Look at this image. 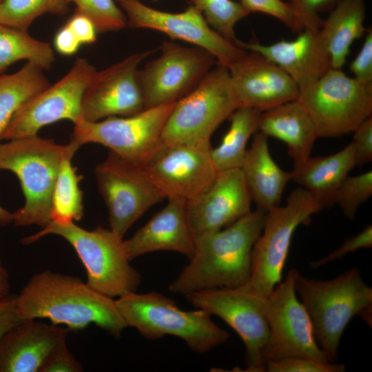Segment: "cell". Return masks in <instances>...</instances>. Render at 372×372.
Masks as SVG:
<instances>
[{"label":"cell","instance_id":"22","mask_svg":"<svg viewBox=\"0 0 372 372\" xmlns=\"http://www.w3.org/2000/svg\"><path fill=\"white\" fill-rule=\"evenodd\" d=\"M68 329L35 319L22 320L0 342V372H40Z\"/></svg>","mask_w":372,"mask_h":372},{"label":"cell","instance_id":"6","mask_svg":"<svg viewBox=\"0 0 372 372\" xmlns=\"http://www.w3.org/2000/svg\"><path fill=\"white\" fill-rule=\"evenodd\" d=\"M54 234L65 239L74 249L87 273V284L110 298L136 292L141 273L130 265L121 238L110 229L97 227L86 230L74 222L57 224L50 221L41 231L21 240L23 245Z\"/></svg>","mask_w":372,"mask_h":372},{"label":"cell","instance_id":"47","mask_svg":"<svg viewBox=\"0 0 372 372\" xmlns=\"http://www.w3.org/2000/svg\"><path fill=\"white\" fill-rule=\"evenodd\" d=\"M12 220V213L5 209L0 205V225L5 226L11 223Z\"/></svg>","mask_w":372,"mask_h":372},{"label":"cell","instance_id":"14","mask_svg":"<svg viewBox=\"0 0 372 372\" xmlns=\"http://www.w3.org/2000/svg\"><path fill=\"white\" fill-rule=\"evenodd\" d=\"M161 54L138 70L145 109L175 102L193 90L217 64L216 58L197 46L164 41Z\"/></svg>","mask_w":372,"mask_h":372},{"label":"cell","instance_id":"5","mask_svg":"<svg viewBox=\"0 0 372 372\" xmlns=\"http://www.w3.org/2000/svg\"><path fill=\"white\" fill-rule=\"evenodd\" d=\"M116 304L127 327L148 340L166 335L182 339L196 353L209 352L227 342L229 332L219 327L207 311H185L157 291L130 293L116 298Z\"/></svg>","mask_w":372,"mask_h":372},{"label":"cell","instance_id":"40","mask_svg":"<svg viewBox=\"0 0 372 372\" xmlns=\"http://www.w3.org/2000/svg\"><path fill=\"white\" fill-rule=\"evenodd\" d=\"M82 364L75 358L66 345L61 342L50 353L40 372H81Z\"/></svg>","mask_w":372,"mask_h":372},{"label":"cell","instance_id":"43","mask_svg":"<svg viewBox=\"0 0 372 372\" xmlns=\"http://www.w3.org/2000/svg\"><path fill=\"white\" fill-rule=\"evenodd\" d=\"M73 32L81 45L92 44L97 39V30L87 16L75 10L65 23Z\"/></svg>","mask_w":372,"mask_h":372},{"label":"cell","instance_id":"37","mask_svg":"<svg viewBox=\"0 0 372 372\" xmlns=\"http://www.w3.org/2000/svg\"><path fill=\"white\" fill-rule=\"evenodd\" d=\"M346 367L344 364L320 362L313 359L296 356L265 364L268 372H342Z\"/></svg>","mask_w":372,"mask_h":372},{"label":"cell","instance_id":"26","mask_svg":"<svg viewBox=\"0 0 372 372\" xmlns=\"http://www.w3.org/2000/svg\"><path fill=\"white\" fill-rule=\"evenodd\" d=\"M355 166L352 142L326 156L308 157L293 165L291 180L309 192L323 205L331 206L333 196Z\"/></svg>","mask_w":372,"mask_h":372},{"label":"cell","instance_id":"41","mask_svg":"<svg viewBox=\"0 0 372 372\" xmlns=\"http://www.w3.org/2000/svg\"><path fill=\"white\" fill-rule=\"evenodd\" d=\"M355 166H363L372 161V117L362 121L352 132Z\"/></svg>","mask_w":372,"mask_h":372},{"label":"cell","instance_id":"10","mask_svg":"<svg viewBox=\"0 0 372 372\" xmlns=\"http://www.w3.org/2000/svg\"><path fill=\"white\" fill-rule=\"evenodd\" d=\"M175 102L167 103L130 116H112L89 122L79 119L74 125L71 141L80 147L102 145L118 156L145 165L163 148L161 134Z\"/></svg>","mask_w":372,"mask_h":372},{"label":"cell","instance_id":"48","mask_svg":"<svg viewBox=\"0 0 372 372\" xmlns=\"http://www.w3.org/2000/svg\"><path fill=\"white\" fill-rule=\"evenodd\" d=\"M3 0H0V3L3 1Z\"/></svg>","mask_w":372,"mask_h":372},{"label":"cell","instance_id":"30","mask_svg":"<svg viewBox=\"0 0 372 372\" xmlns=\"http://www.w3.org/2000/svg\"><path fill=\"white\" fill-rule=\"evenodd\" d=\"M21 60L48 70L54 61V53L50 43L32 37L27 31L0 23V74Z\"/></svg>","mask_w":372,"mask_h":372},{"label":"cell","instance_id":"12","mask_svg":"<svg viewBox=\"0 0 372 372\" xmlns=\"http://www.w3.org/2000/svg\"><path fill=\"white\" fill-rule=\"evenodd\" d=\"M95 176L107 208L110 229L122 238L147 211L164 199L144 165L110 151L96 167Z\"/></svg>","mask_w":372,"mask_h":372},{"label":"cell","instance_id":"2","mask_svg":"<svg viewBox=\"0 0 372 372\" xmlns=\"http://www.w3.org/2000/svg\"><path fill=\"white\" fill-rule=\"evenodd\" d=\"M265 211L257 208L231 225L195 238L192 257L169 285L173 293L245 285L251 273L253 247L260 236Z\"/></svg>","mask_w":372,"mask_h":372},{"label":"cell","instance_id":"46","mask_svg":"<svg viewBox=\"0 0 372 372\" xmlns=\"http://www.w3.org/2000/svg\"><path fill=\"white\" fill-rule=\"evenodd\" d=\"M10 279L9 274L3 266L0 258V300L10 295Z\"/></svg>","mask_w":372,"mask_h":372},{"label":"cell","instance_id":"1","mask_svg":"<svg viewBox=\"0 0 372 372\" xmlns=\"http://www.w3.org/2000/svg\"><path fill=\"white\" fill-rule=\"evenodd\" d=\"M115 300L77 277L50 270L31 277L15 297L21 320L47 318L73 330L94 324L119 338L127 325Z\"/></svg>","mask_w":372,"mask_h":372},{"label":"cell","instance_id":"32","mask_svg":"<svg viewBox=\"0 0 372 372\" xmlns=\"http://www.w3.org/2000/svg\"><path fill=\"white\" fill-rule=\"evenodd\" d=\"M69 0H3L0 3V23L25 30L45 14H65Z\"/></svg>","mask_w":372,"mask_h":372},{"label":"cell","instance_id":"15","mask_svg":"<svg viewBox=\"0 0 372 372\" xmlns=\"http://www.w3.org/2000/svg\"><path fill=\"white\" fill-rule=\"evenodd\" d=\"M185 297L194 307L219 317L238 333L245 347V371H265L262 351L269 328L262 310L264 299L244 286L201 290Z\"/></svg>","mask_w":372,"mask_h":372},{"label":"cell","instance_id":"17","mask_svg":"<svg viewBox=\"0 0 372 372\" xmlns=\"http://www.w3.org/2000/svg\"><path fill=\"white\" fill-rule=\"evenodd\" d=\"M153 52L134 53L103 70H96L83 96L81 119L95 122L112 116H130L145 110L139 65Z\"/></svg>","mask_w":372,"mask_h":372},{"label":"cell","instance_id":"45","mask_svg":"<svg viewBox=\"0 0 372 372\" xmlns=\"http://www.w3.org/2000/svg\"><path fill=\"white\" fill-rule=\"evenodd\" d=\"M53 45L60 54L72 56L77 52L81 44L70 28L65 24L56 32Z\"/></svg>","mask_w":372,"mask_h":372},{"label":"cell","instance_id":"23","mask_svg":"<svg viewBox=\"0 0 372 372\" xmlns=\"http://www.w3.org/2000/svg\"><path fill=\"white\" fill-rule=\"evenodd\" d=\"M291 41L281 40L270 45L257 42L236 45L255 51L285 70L300 88L316 81L331 68V59L322 42L320 30H304Z\"/></svg>","mask_w":372,"mask_h":372},{"label":"cell","instance_id":"27","mask_svg":"<svg viewBox=\"0 0 372 372\" xmlns=\"http://www.w3.org/2000/svg\"><path fill=\"white\" fill-rule=\"evenodd\" d=\"M365 10V0H341L323 21L320 33L331 59V68L342 69L352 43L366 32Z\"/></svg>","mask_w":372,"mask_h":372},{"label":"cell","instance_id":"25","mask_svg":"<svg viewBox=\"0 0 372 372\" xmlns=\"http://www.w3.org/2000/svg\"><path fill=\"white\" fill-rule=\"evenodd\" d=\"M258 131L282 141L293 165L310 156L319 138L311 117L297 99L261 112Z\"/></svg>","mask_w":372,"mask_h":372},{"label":"cell","instance_id":"16","mask_svg":"<svg viewBox=\"0 0 372 372\" xmlns=\"http://www.w3.org/2000/svg\"><path fill=\"white\" fill-rule=\"evenodd\" d=\"M132 28L161 32L172 39L181 40L211 53L217 64L229 68L247 50L224 38L191 5L181 12H169L151 8L140 0H116Z\"/></svg>","mask_w":372,"mask_h":372},{"label":"cell","instance_id":"33","mask_svg":"<svg viewBox=\"0 0 372 372\" xmlns=\"http://www.w3.org/2000/svg\"><path fill=\"white\" fill-rule=\"evenodd\" d=\"M203 15L207 23L226 39L236 45L234 28L250 12L233 0H190Z\"/></svg>","mask_w":372,"mask_h":372},{"label":"cell","instance_id":"39","mask_svg":"<svg viewBox=\"0 0 372 372\" xmlns=\"http://www.w3.org/2000/svg\"><path fill=\"white\" fill-rule=\"evenodd\" d=\"M372 247V225H366L355 236L347 238L343 243L326 256L313 261L310 264L312 268H318L329 262L342 258L349 253H353L360 249Z\"/></svg>","mask_w":372,"mask_h":372},{"label":"cell","instance_id":"3","mask_svg":"<svg viewBox=\"0 0 372 372\" xmlns=\"http://www.w3.org/2000/svg\"><path fill=\"white\" fill-rule=\"evenodd\" d=\"M295 289L311 321L315 340L327 360L335 362L342 333L356 315L369 320L372 289L354 267L328 280L298 274Z\"/></svg>","mask_w":372,"mask_h":372},{"label":"cell","instance_id":"28","mask_svg":"<svg viewBox=\"0 0 372 372\" xmlns=\"http://www.w3.org/2000/svg\"><path fill=\"white\" fill-rule=\"evenodd\" d=\"M260 113L256 109L240 107L230 115L227 132L220 143L211 149V159L217 172L241 168L248 149L247 143L258 131Z\"/></svg>","mask_w":372,"mask_h":372},{"label":"cell","instance_id":"19","mask_svg":"<svg viewBox=\"0 0 372 372\" xmlns=\"http://www.w3.org/2000/svg\"><path fill=\"white\" fill-rule=\"evenodd\" d=\"M251 197L240 168L218 172L209 186L187 203L194 237L215 231L251 211Z\"/></svg>","mask_w":372,"mask_h":372},{"label":"cell","instance_id":"42","mask_svg":"<svg viewBox=\"0 0 372 372\" xmlns=\"http://www.w3.org/2000/svg\"><path fill=\"white\" fill-rule=\"evenodd\" d=\"M350 70L354 78L363 83H372V30H366L362 46L350 63Z\"/></svg>","mask_w":372,"mask_h":372},{"label":"cell","instance_id":"34","mask_svg":"<svg viewBox=\"0 0 372 372\" xmlns=\"http://www.w3.org/2000/svg\"><path fill=\"white\" fill-rule=\"evenodd\" d=\"M372 196V170L347 176L335 190L331 205H338L344 214L353 220L358 207Z\"/></svg>","mask_w":372,"mask_h":372},{"label":"cell","instance_id":"36","mask_svg":"<svg viewBox=\"0 0 372 372\" xmlns=\"http://www.w3.org/2000/svg\"><path fill=\"white\" fill-rule=\"evenodd\" d=\"M296 21L298 32L319 30L323 23L320 13L331 10L341 0H287Z\"/></svg>","mask_w":372,"mask_h":372},{"label":"cell","instance_id":"35","mask_svg":"<svg viewBox=\"0 0 372 372\" xmlns=\"http://www.w3.org/2000/svg\"><path fill=\"white\" fill-rule=\"evenodd\" d=\"M76 10L94 23L98 32L117 31L127 25L126 17L114 0H69Z\"/></svg>","mask_w":372,"mask_h":372},{"label":"cell","instance_id":"31","mask_svg":"<svg viewBox=\"0 0 372 372\" xmlns=\"http://www.w3.org/2000/svg\"><path fill=\"white\" fill-rule=\"evenodd\" d=\"M72 158L68 156L62 161L52 192L50 221L61 225L79 221L83 216V192L79 187L83 176L76 173Z\"/></svg>","mask_w":372,"mask_h":372},{"label":"cell","instance_id":"29","mask_svg":"<svg viewBox=\"0 0 372 372\" xmlns=\"http://www.w3.org/2000/svg\"><path fill=\"white\" fill-rule=\"evenodd\" d=\"M43 70L27 61L14 73L0 74V138L20 107L50 85Z\"/></svg>","mask_w":372,"mask_h":372},{"label":"cell","instance_id":"21","mask_svg":"<svg viewBox=\"0 0 372 372\" xmlns=\"http://www.w3.org/2000/svg\"><path fill=\"white\" fill-rule=\"evenodd\" d=\"M123 245L130 261L158 251L177 252L189 259L194 251L195 237L187 218V203L168 199L161 210L123 240Z\"/></svg>","mask_w":372,"mask_h":372},{"label":"cell","instance_id":"13","mask_svg":"<svg viewBox=\"0 0 372 372\" xmlns=\"http://www.w3.org/2000/svg\"><path fill=\"white\" fill-rule=\"evenodd\" d=\"M96 70L86 59H76L61 79L49 85L20 107L0 140L37 135L42 127L61 120L76 123L81 118L84 92Z\"/></svg>","mask_w":372,"mask_h":372},{"label":"cell","instance_id":"9","mask_svg":"<svg viewBox=\"0 0 372 372\" xmlns=\"http://www.w3.org/2000/svg\"><path fill=\"white\" fill-rule=\"evenodd\" d=\"M297 101L311 117L319 138L353 132L372 114V83L329 68L316 81L300 88Z\"/></svg>","mask_w":372,"mask_h":372},{"label":"cell","instance_id":"7","mask_svg":"<svg viewBox=\"0 0 372 372\" xmlns=\"http://www.w3.org/2000/svg\"><path fill=\"white\" fill-rule=\"evenodd\" d=\"M324 206L307 189L292 191L283 206L265 213L262 232L251 254V273L244 287L256 296L265 299L282 280L290 245L296 229L307 225L313 215Z\"/></svg>","mask_w":372,"mask_h":372},{"label":"cell","instance_id":"24","mask_svg":"<svg viewBox=\"0 0 372 372\" xmlns=\"http://www.w3.org/2000/svg\"><path fill=\"white\" fill-rule=\"evenodd\" d=\"M267 136L258 131L241 166L251 199L257 208L267 212L280 205L291 172L280 168L273 159Z\"/></svg>","mask_w":372,"mask_h":372},{"label":"cell","instance_id":"20","mask_svg":"<svg viewBox=\"0 0 372 372\" xmlns=\"http://www.w3.org/2000/svg\"><path fill=\"white\" fill-rule=\"evenodd\" d=\"M240 107L261 112L295 101L300 87L280 67L255 51L246 53L228 68Z\"/></svg>","mask_w":372,"mask_h":372},{"label":"cell","instance_id":"18","mask_svg":"<svg viewBox=\"0 0 372 372\" xmlns=\"http://www.w3.org/2000/svg\"><path fill=\"white\" fill-rule=\"evenodd\" d=\"M211 149L210 143L164 146L144 167L164 198L187 203L216 176Z\"/></svg>","mask_w":372,"mask_h":372},{"label":"cell","instance_id":"38","mask_svg":"<svg viewBox=\"0 0 372 372\" xmlns=\"http://www.w3.org/2000/svg\"><path fill=\"white\" fill-rule=\"evenodd\" d=\"M240 3L250 13L259 12L271 15L292 31L298 32L293 9L288 2L282 0H240Z\"/></svg>","mask_w":372,"mask_h":372},{"label":"cell","instance_id":"4","mask_svg":"<svg viewBox=\"0 0 372 372\" xmlns=\"http://www.w3.org/2000/svg\"><path fill=\"white\" fill-rule=\"evenodd\" d=\"M80 147L71 141L56 143L37 134L0 143V170H9L18 177L25 197L23 206L12 213L15 226L50 222L52 196L62 161L73 157Z\"/></svg>","mask_w":372,"mask_h":372},{"label":"cell","instance_id":"44","mask_svg":"<svg viewBox=\"0 0 372 372\" xmlns=\"http://www.w3.org/2000/svg\"><path fill=\"white\" fill-rule=\"evenodd\" d=\"M15 297L10 294L0 300V342L11 328L22 320L17 310Z\"/></svg>","mask_w":372,"mask_h":372},{"label":"cell","instance_id":"8","mask_svg":"<svg viewBox=\"0 0 372 372\" xmlns=\"http://www.w3.org/2000/svg\"><path fill=\"white\" fill-rule=\"evenodd\" d=\"M240 107L228 68L216 64L176 101L162 132L163 146L210 143L216 130Z\"/></svg>","mask_w":372,"mask_h":372},{"label":"cell","instance_id":"11","mask_svg":"<svg viewBox=\"0 0 372 372\" xmlns=\"http://www.w3.org/2000/svg\"><path fill=\"white\" fill-rule=\"evenodd\" d=\"M298 273V270L290 269L262 301L269 328L262 351L265 366L268 362L296 356L329 362L315 340L309 316L298 299L295 282Z\"/></svg>","mask_w":372,"mask_h":372}]
</instances>
